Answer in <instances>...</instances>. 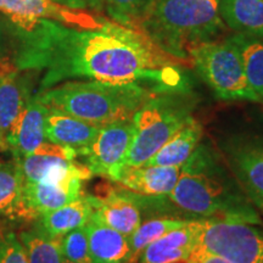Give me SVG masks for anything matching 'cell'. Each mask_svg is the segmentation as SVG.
<instances>
[{"label":"cell","instance_id":"obj_18","mask_svg":"<svg viewBox=\"0 0 263 263\" xmlns=\"http://www.w3.org/2000/svg\"><path fill=\"white\" fill-rule=\"evenodd\" d=\"M91 263H128L132 252L128 236L104 224L93 216L85 223Z\"/></svg>","mask_w":263,"mask_h":263},{"label":"cell","instance_id":"obj_32","mask_svg":"<svg viewBox=\"0 0 263 263\" xmlns=\"http://www.w3.org/2000/svg\"><path fill=\"white\" fill-rule=\"evenodd\" d=\"M62 263H76V262H71V261H67V259H64V262Z\"/></svg>","mask_w":263,"mask_h":263},{"label":"cell","instance_id":"obj_7","mask_svg":"<svg viewBox=\"0 0 263 263\" xmlns=\"http://www.w3.org/2000/svg\"><path fill=\"white\" fill-rule=\"evenodd\" d=\"M256 226L203 219L197 245L229 263H263V229Z\"/></svg>","mask_w":263,"mask_h":263},{"label":"cell","instance_id":"obj_27","mask_svg":"<svg viewBox=\"0 0 263 263\" xmlns=\"http://www.w3.org/2000/svg\"><path fill=\"white\" fill-rule=\"evenodd\" d=\"M154 2L155 0H101L114 21L136 29Z\"/></svg>","mask_w":263,"mask_h":263},{"label":"cell","instance_id":"obj_25","mask_svg":"<svg viewBox=\"0 0 263 263\" xmlns=\"http://www.w3.org/2000/svg\"><path fill=\"white\" fill-rule=\"evenodd\" d=\"M20 240L27 255L28 263H62L60 239L48 235L41 227L25 230Z\"/></svg>","mask_w":263,"mask_h":263},{"label":"cell","instance_id":"obj_16","mask_svg":"<svg viewBox=\"0 0 263 263\" xmlns=\"http://www.w3.org/2000/svg\"><path fill=\"white\" fill-rule=\"evenodd\" d=\"M77 156L76 150L71 147L45 140L31 155L15 161L21 170L24 183H34L74 167Z\"/></svg>","mask_w":263,"mask_h":263},{"label":"cell","instance_id":"obj_17","mask_svg":"<svg viewBox=\"0 0 263 263\" xmlns=\"http://www.w3.org/2000/svg\"><path fill=\"white\" fill-rule=\"evenodd\" d=\"M100 127L67 115L54 107H48L45 116V139L71 147L80 156L93 143Z\"/></svg>","mask_w":263,"mask_h":263},{"label":"cell","instance_id":"obj_9","mask_svg":"<svg viewBox=\"0 0 263 263\" xmlns=\"http://www.w3.org/2000/svg\"><path fill=\"white\" fill-rule=\"evenodd\" d=\"M134 136L133 120L100 127L97 137L80 156L91 174L117 182L126 167L127 154Z\"/></svg>","mask_w":263,"mask_h":263},{"label":"cell","instance_id":"obj_20","mask_svg":"<svg viewBox=\"0 0 263 263\" xmlns=\"http://www.w3.org/2000/svg\"><path fill=\"white\" fill-rule=\"evenodd\" d=\"M93 215L90 195H82L59 209L41 215L39 227L52 238L60 239L66 233L84 226Z\"/></svg>","mask_w":263,"mask_h":263},{"label":"cell","instance_id":"obj_11","mask_svg":"<svg viewBox=\"0 0 263 263\" xmlns=\"http://www.w3.org/2000/svg\"><path fill=\"white\" fill-rule=\"evenodd\" d=\"M229 167L249 200L263 212V143L241 140L229 147Z\"/></svg>","mask_w":263,"mask_h":263},{"label":"cell","instance_id":"obj_22","mask_svg":"<svg viewBox=\"0 0 263 263\" xmlns=\"http://www.w3.org/2000/svg\"><path fill=\"white\" fill-rule=\"evenodd\" d=\"M27 100L14 72L0 74V149L9 150L8 138Z\"/></svg>","mask_w":263,"mask_h":263},{"label":"cell","instance_id":"obj_19","mask_svg":"<svg viewBox=\"0 0 263 263\" xmlns=\"http://www.w3.org/2000/svg\"><path fill=\"white\" fill-rule=\"evenodd\" d=\"M202 137V127L193 116L170 138L154 156L145 163L146 166L182 167L199 145Z\"/></svg>","mask_w":263,"mask_h":263},{"label":"cell","instance_id":"obj_26","mask_svg":"<svg viewBox=\"0 0 263 263\" xmlns=\"http://www.w3.org/2000/svg\"><path fill=\"white\" fill-rule=\"evenodd\" d=\"M190 219H177V218H154L149 221L140 223L139 227L128 236L129 241L132 261L140 256L143 250L154 242L155 240L160 239L167 233L172 232L174 229H178L180 227L185 226Z\"/></svg>","mask_w":263,"mask_h":263},{"label":"cell","instance_id":"obj_31","mask_svg":"<svg viewBox=\"0 0 263 263\" xmlns=\"http://www.w3.org/2000/svg\"><path fill=\"white\" fill-rule=\"evenodd\" d=\"M54 2L60 5L66 6V8L74 10L99 9L103 6L101 0H54Z\"/></svg>","mask_w":263,"mask_h":263},{"label":"cell","instance_id":"obj_1","mask_svg":"<svg viewBox=\"0 0 263 263\" xmlns=\"http://www.w3.org/2000/svg\"><path fill=\"white\" fill-rule=\"evenodd\" d=\"M10 20L15 29L10 49L12 64L18 70L44 72L41 91L74 80L154 82L178 89L183 83L180 66L192 65L164 51L139 29L116 21L81 29L49 20Z\"/></svg>","mask_w":263,"mask_h":263},{"label":"cell","instance_id":"obj_12","mask_svg":"<svg viewBox=\"0 0 263 263\" xmlns=\"http://www.w3.org/2000/svg\"><path fill=\"white\" fill-rule=\"evenodd\" d=\"M48 106L37 98H27L9 133L8 146L15 160L31 155L45 140V116Z\"/></svg>","mask_w":263,"mask_h":263},{"label":"cell","instance_id":"obj_30","mask_svg":"<svg viewBox=\"0 0 263 263\" xmlns=\"http://www.w3.org/2000/svg\"><path fill=\"white\" fill-rule=\"evenodd\" d=\"M189 261L192 263H229L218 256L210 254L200 245H196L192 254L189 256Z\"/></svg>","mask_w":263,"mask_h":263},{"label":"cell","instance_id":"obj_3","mask_svg":"<svg viewBox=\"0 0 263 263\" xmlns=\"http://www.w3.org/2000/svg\"><path fill=\"white\" fill-rule=\"evenodd\" d=\"M160 88L139 83L67 81L35 95L41 103L94 126L132 121Z\"/></svg>","mask_w":263,"mask_h":263},{"label":"cell","instance_id":"obj_24","mask_svg":"<svg viewBox=\"0 0 263 263\" xmlns=\"http://www.w3.org/2000/svg\"><path fill=\"white\" fill-rule=\"evenodd\" d=\"M24 178L16 162H0V217L22 215Z\"/></svg>","mask_w":263,"mask_h":263},{"label":"cell","instance_id":"obj_2","mask_svg":"<svg viewBox=\"0 0 263 263\" xmlns=\"http://www.w3.org/2000/svg\"><path fill=\"white\" fill-rule=\"evenodd\" d=\"M167 197L179 210L203 219L262 224L238 180L206 144L197 145L183 163Z\"/></svg>","mask_w":263,"mask_h":263},{"label":"cell","instance_id":"obj_8","mask_svg":"<svg viewBox=\"0 0 263 263\" xmlns=\"http://www.w3.org/2000/svg\"><path fill=\"white\" fill-rule=\"evenodd\" d=\"M93 174L85 164L51 174L34 183H24V216H37L59 209L82 195V182Z\"/></svg>","mask_w":263,"mask_h":263},{"label":"cell","instance_id":"obj_29","mask_svg":"<svg viewBox=\"0 0 263 263\" xmlns=\"http://www.w3.org/2000/svg\"><path fill=\"white\" fill-rule=\"evenodd\" d=\"M0 263H28L21 240L12 232L0 234Z\"/></svg>","mask_w":263,"mask_h":263},{"label":"cell","instance_id":"obj_6","mask_svg":"<svg viewBox=\"0 0 263 263\" xmlns=\"http://www.w3.org/2000/svg\"><path fill=\"white\" fill-rule=\"evenodd\" d=\"M188 57L200 77L219 99L259 103L246 80L238 48L230 38L197 43L189 49Z\"/></svg>","mask_w":263,"mask_h":263},{"label":"cell","instance_id":"obj_14","mask_svg":"<svg viewBox=\"0 0 263 263\" xmlns=\"http://www.w3.org/2000/svg\"><path fill=\"white\" fill-rule=\"evenodd\" d=\"M180 167L126 166L117 183L134 195L145 197H166L178 180Z\"/></svg>","mask_w":263,"mask_h":263},{"label":"cell","instance_id":"obj_5","mask_svg":"<svg viewBox=\"0 0 263 263\" xmlns=\"http://www.w3.org/2000/svg\"><path fill=\"white\" fill-rule=\"evenodd\" d=\"M192 117L190 99L178 89L160 90L133 117L134 136L126 166L145 164Z\"/></svg>","mask_w":263,"mask_h":263},{"label":"cell","instance_id":"obj_23","mask_svg":"<svg viewBox=\"0 0 263 263\" xmlns=\"http://www.w3.org/2000/svg\"><path fill=\"white\" fill-rule=\"evenodd\" d=\"M238 48L250 88L263 103V39L236 33L230 37Z\"/></svg>","mask_w":263,"mask_h":263},{"label":"cell","instance_id":"obj_13","mask_svg":"<svg viewBox=\"0 0 263 263\" xmlns=\"http://www.w3.org/2000/svg\"><path fill=\"white\" fill-rule=\"evenodd\" d=\"M203 219H190L185 226L167 233L147 245L140 254V263H177L188 259L199 242Z\"/></svg>","mask_w":263,"mask_h":263},{"label":"cell","instance_id":"obj_28","mask_svg":"<svg viewBox=\"0 0 263 263\" xmlns=\"http://www.w3.org/2000/svg\"><path fill=\"white\" fill-rule=\"evenodd\" d=\"M60 248L64 259L76 263H91L85 224L66 233L60 238Z\"/></svg>","mask_w":263,"mask_h":263},{"label":"cell","instance_id":"obj_15","mask_svg":"<svg viewBox=\"0 0 263 263\" xmlns=\"http://www.w3.org/2000/svg\"><path fill=\"white\" fill-rule=\"evenodd\" d=\"M93 216L98 221L129 236L141 223L139 202L130 194L110 192L106 195H90Z\"/></svg>","mask_w":263,"mask_h":263},{"label":"cell","instance_id":"obj_21","mask_svg":"<svg viewBox=\"0 0 263 263\" xmlns=\"http://www.w3.org/2000/svg\"><path fill=\"white\" fill-rule=\"evenodd\" d=\"M219 15L238 33L263 39V0H219Z\"/></svg>","mask_w":263,"mask_h":263},{"label":"cell","instance_id":"obj_4","mask_svg":"<svg viewBox=\"0 0 263 263\" xmlns=\"http://www.w3.org/2000/svg\"><path fill=\"white\" fill-rule=\"evenodd\" d=\"M138 29L166 52L190 61L189 49L211 41L224 25L219 0H155Z\"/></svg>","mask_w":263,"mask_h":263},{"label":"cell","instance_id":"obj_10","mask_svg":"<svg viewBox=\"0 0 263 263\" xmlns=\"http://www.w3.org/2000/svg\"><path fill=\"white\" fill-rule=\"evenodd\" d=\"M0 12L9 18L25 21L49 20L81 29L99 28L104 22L84 10L66 8L54 0H0Z\"/></svg>","mask_w":263,"mask_h":263}]
</instances>
